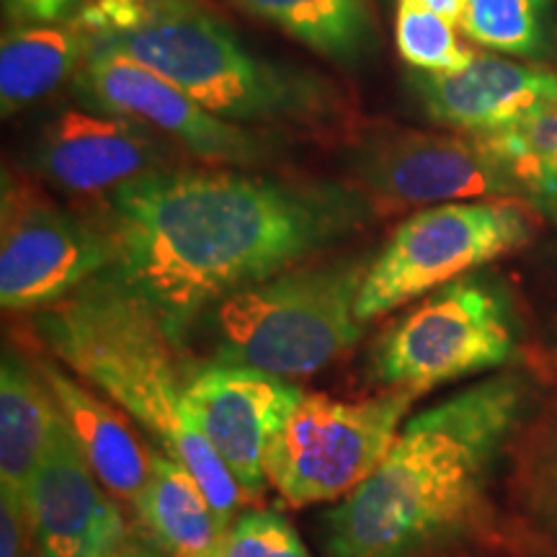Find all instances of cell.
Wrapping results in <instances>:
<instances>
[{
  "mask_svg": "<svg viewBox=\"0 0 557 557\" xmlns=\"http://www.w3.org/2000/svg\"><path fill=\"white\" fill-rule=\"evenodd\" d=\"M107 207L114 271L184 344L222 299L357 233L372 201L336 184L158 169Z\"/></svg>",
  "mask_w": 557,
  "mask_h": 557,
  "instance_id": "1",
  "label": "cell"
},
{
  "mask_svg": "<svg viewBox=\"0 0 557 557\" xmlns=\"http://www.w3.org/2000/svg\"><path fill=\"white\" fill-rule=\"evenodd\" d=\"M532 398L511 372L410 416L377 470L323 517V555L434 557L468 537Z\"/></svg>",
  "mask_w": 557,
  "mask_h": 557,
  "instance_id": "2",
  "label": "cell"
},
{
  "mask_svg": "<svg viewBox=\"0 0 557 557\" xmlns=\"http://www.w3.org/2000/svg\"><path fill=\"white\" fill-rule=\"evenodd\" d=\"M34 333L62 367L114 400L160 451L199 480L227 532L243 491L191 416L189 382L197 364L114 267L34 312Z\"/></svg>",
  "mask_w": 557,
  "mask_h": 557,
  "instance_id": "3",
  "label": "cell"
},
{
  "mask_svg": "<svg viewBox=\"0 0 557 557\" xmlns=\"http://www.w3.org/2000/svg\"><path fill=\"white\" fill-rule=\"evenodd\" d=\"M75 21L90 52L139 62L220 120L274 122L318 107L310 81L256 58L194 0H88Z\"/></svg>",
  "mask_w": 557,
  "mask_h": 557,
  "instance_id": "4",
  "label": "cell"
},
{
  "mask_svg": "<svg viewBox=\"0 0 557 557\" xmlns=\"http://www.w3.org/2000/svg\"><path fill=\"white\" fill-rule=\"evenodd\" d=\"M372 259L299 263L235 292L199 323L218 364L248 367L276 377H305L333 364L357 344V299Z\"/></svg>",
  "mask_w": 557,
  "mask_h": 557,
  "instance_id": "5",
  "label": "cell"
},
{
  "mask_svg": "<svg viewBox=\"0 0 557 557\" xmlns=\"http://www.w3.org/2000/svg\"><path fill=\"white\" fill-rule=\"evenodd\" d=\"M532 212L517 199L451 201L416 212L369 263L359 320L369 323L527 246L534 235Z\"/></svg>",
  "mask_w": 557,
  "mask_h": 557,
  "instance_id": "6",
  "label": "cell"
},
{
  "mask_svg": "<svg viewBox=\"0 0 557 557\" xmlns=\"http://www.w3.org/2000/svg\"><path fill=\"white\" fill-rule=\"evenodd\" d=\"M416 395L387 393L364 400L305 395L267 451V478L292 508L346 498L400 434Z\"/></svg>",
  "mask_w": 557,
  "mask_h": 557,
  "instance_id": "7",
  "label": "cell"
},
{
  "mask_svg": "<svg viewBox=\"0 0 557 557\" xmlns=\"http://www.w3.org/2000/svg\"><path fill=\"white\" fill-rule=\"evenodd\" d=\"M517 348V329L504 295L480 278H455L385 333L372 369L380 385L418 398L511 364Z\"/></svg>",
  "mask_w": 557,
  "mask_h": 557,
  "instance_id": "8",
  "label": "cell"
},
{
  "mask_svg": "<svg viewBox=\"0 0 557 557\" xmlns=\"http://www.w3.org/2000/svg\"><path fill=\"white\" fill-rule=\"evenodd\" d=\"M0 305L39 312L114 267L107 230H96L34 189L5 181L0 222Z\"/></svg>",
  "mask_w": 557,
  "mask_h": 557,
  "instance_id": "9",
  "label": "cell"
},
{
  "mask_svg": "<svg viewBox=\"0 0 557 557\" xmlns=\"http://www.w3.org/2000/svg\"><path fill=\"white\" fill-rule=\"evenodd\" d=\"M351 171L369 201L385 205H451L478 199H519L511 165L475 137L389 132L361 143Z\"/></svg>",
  "mask_w": 557,
  "mask_h": 557,
  "instance_id": "10",
  "label": "cell"
},
{
  "mask_svg": "<svg viewBox=\"0 0 557 557\" xmlns=\"http://www.w3.org/2000/svg\"><path fill=\"white\" fill-rule=\"evenodd\" d=\"M75 90L94 111L135 122L197 158L248 165L271 148L267 135L220 120L173 83L120 52H90L75 75Z\"/></svg>",
  "mask_w": 557,
  "mask_h": 557,
  "instance_id": "11",
  "label": "cell"
},
{
  "mask_svg": "<svg viewBox=\"0 0 557 557\" xmlns=\"http://www.w3.org/2000/svg\"><path fill=\"white\" fill-rule=\"evenodd\" d=\"M305 395L292 380L259 369L218 361L197 364L189 382L191 416L238 480L243 496L256 498L267 491L269 444Z\"/></svg>",
  "mask_w": 557,
  "mask_h": 557,
  "instance_id": "12",
  "label": "cell"
},
{
  "mask_svg": "<svg viewBox=\"0 0 557 557\" xmlns=\"http://www.w3.org/2000/svg\"><path fill=\"white\" fill-rule=\"evenodd\" d=\"M109 496L60 416L50 451L21 498L34 545L45 557L111 555L129 529Z\"/></svg>",
  "mask_w": 557,
  "mask_h": 557,
  "instance_id": "13",
  "label": "cell"
},
{
  "mask_svg": "<svg viewBox=\"0 0 557 557\" xmlns=\"http://www.w3.org/2000/svg\"><path fill=\"white\" fill-rule=\"evenodd\" d=\"M163 158V145L150 129L122 116L81 109L54 116L34 148L37 169L73 194L114 191L158 171Z\"/></svg>",
  "mask_w": 557,
  "mask_h": 557,
  "instance_id": "14",
  "label": "cell"
},
{
  "mask_svg": "<svg viewBox=\"0 0 557 557\" xmlns=\"http://www.w3.org/2000/svg\"><path fill=\"white\" fill-rule=\"evenodd\" d=\"M413 88L431 120L470 135L511 127L557 109V73L475 54L459 73H413Z\"/></svg>",
  "mask_w": 557,
  "mask_h": 557,
  "instance_id": "15",
  "label": "cell"
},
{
  "mask_svg": "<svg viewBox=\"0 0 557 557\" xmlns=\"http://www.w3.org/2000/svg\"><path fill=\"white\" fill-rule=\"evenodd\" d=\"M39 369L94 475L101 480L111 496H120L132 504L148 483L150 449L139 444L122 413L90 393L81 380L70 377L62 364L39 361Z\"/></svg>",
  "mask_w": 557,
  "mask_h": 557,
  "instance_id": "16",
  "label": "cell"
},
{
  "mask_svg": "<svg viewBox=\"0 0 557 557\" xmlns=\"http://www.w3.org/2000/svg\"><path fill=\"white\" fill-rule=\"evenodd\" d=\"M58 423L60 408L39 364L5 351L0 367V491L24 498Z\"/></svg>",
  "mask_w": 557,
  "mask_h": 557,
  "instance_id": "17",
  "label": "cell"
},
{
  "mask_svg": "<svg viewBox=\"0 0 557 557\" xmlns=\"http://www.w3.org/2000/svg\"><path fill=\"white\" fill-rule=\"evenodd\" d=\"M139 524L169 557H218L222 527L205 487L184 465L150 451V475L132 500Z\"/></svg>",
  "mask_w": 557,
  "mask_h": 557,
  "instance_id": "18",
  "label": "cell"
},
{
  "mask_svg": "<svg viewBox=\"0 0 557 557\" xmlns=\"http://www.w3.org/2000/svg\"><path fill=\"white\" fill-rule=\"evenodd\" d=\"M90 54L78 21L16 24L0 41V107L9 116L75 78Z\"/></svg>",
  "mask_w": 557,
  "mask_h": 557,
  "instance_id": "19",
  "label": "cell"
},
{
  "mask_svg": "<svg viewBox=\"0 0 557 557\" xmlns=\"http://www.w3.org/2000/svg\"><path fill=\"white\" fill-rule=\"evenodd\" d=\"M299 45L336 62H354L372 45L367 0H230Z\"/></svg>",
  "mask_w": 557,
  "mask_h": 557,
  "instance_id": "20",
  "label": "cell"
},
{
  "mask_svg": "<svg viewBox=\"0 0 557 557\" xmlns=\"http://www.w3.org/2000/svg\"><path fill=\"white\" fill-rule=\"evenodd\" d=\"M517 491L532 527L557 547V398L519 436Z\"/></svg>",
  "mask_w": 557,
  "mask_h": 557,
  "instance_id": "21",
  "label": "cell"
},
{
  "mask_svg": "<svg viewBox=\"0 0 557 557\" xmlns=\"http://www.w3.org/2000/svg\"><path fill=\"white\" fill-rule=\"evenodd\" d=\"M549 0H465L459 26L478 45L534 58L545 47Z\"/></svg>",
  "mask_w": 557,
  "mask_h": 557,
  "instance_id": "22",
  "label": "cell"
},
{
  "mask_svg": "<svg viewBox=\"0 0 557 557\" xmlns=\"http://www.w3.org/2000/svg\"><path fill=\"white\" fill-rule=\"evenodd\" d=\"M395 45L400 58L418 73H459L475 60V52L457 41L455 21L418 0H398Z\"/></svg>",
  "mask_w": 557,
  "mask_h": 557,
  "instance_id": "23",
  "label": "cell"
},
{
  "mask_svg": "<svg viewBox=\"0 0 557 557\" xmlns=\"http://www.w3.org/2000/svg\"><path fill=\"white\" fill-rule=\"evenodd\" d=\"M472 137L487 152L511 165L519 186L521 176H527V173L557 165V109L542 111V114L529 116V120H521L511 127Z\"/></svg>",
  "mask_w": 557,
  "mask_h": 557,
  "instance_id": "24",
  "label": "cell"
},
{
  "mask_svg": "<svg viewBox=\"0 0 557 557\" xmlns=\"http://www.w3.org/2000/svg\"><path fill=\"white\" fill-rule=\"evenodd\" d=\"M218 557H312L292 521L274 508L240 513L222 534Z\"/></svg>",
  "mask_w": 557,
  "mask_h": 557,
  "instance_id": "25",
  "label": "cell"
},
{
  "mask_svg": "<svg viewBox=\"0 0 557 557\" xmlns=\"http://www.w3.org/2000/svg\"><path fill=\"white\" fill-rule=\"evenodd\" d=\"M88 0H3L5 16L16 24H67Z\"/></svg>",
  "mask_w": 557,
  "mask_h": 557,
  "instance_id": "26",
  "label": "cell"
},
{
  "mask_svg": "<svg viewBox=\"0 0 557 557\" xmlns=\"http://www.w3.org/2000/svg\"><path fill=\"white\" fill-rule=\"evenodd\" d=\"M519 199L532 207L534 212L557 222V165L521 176Z\"/></svg>",
  "mask_w": 557,
  "mask_h": 557,
  "instance_id": "27",
  "label": "cell"
},
{
  "mask_svg": "<svg viewBox=\"0 0 557 557\" xmlns=\"http://www.w3.org/2000/svg\"><path fill=\"white\" fill-rule=\"evenodd\" d=\"M107 557H169L163 553V549H156L152 545H148V542L143 540H127L124 545H120L114 549V553L107 555Z\"/></svg>",
  "mask_w": 557,
  "mask_h": 557,
  "instance_id": "28",
  "label": "cell"
},
{
  "mask_svg": "<svg viewBox=\"0 0 557 557\" xmlns=\"http://www.w3.org/2000/svg\"><path fill=\"white\" fill-rule=\"evenodd\" d=\"M418 3L426 5V9H431V11L442 13V16L455 21V24H459V18H462L465 0H418Z\"/></svg>",
  "mask_w": 557,
  "mask_h": 557,
  "instance_id": "29",
  "label": "cell"
}]
</instances>
